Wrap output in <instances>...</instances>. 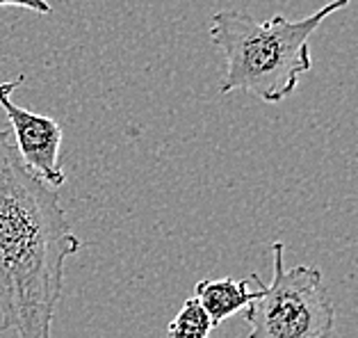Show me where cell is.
Instances as JSON below:
<instances>
[{
	"label": "cell",
	"instance_id": "5b68a950",
	"mask_svg": "<svg viewBox=\"0 0 358 338\" xmlns=\"http://www.w3.org/2000/svg\"><path fill=\"white\" fill-rule=\"evenodd\" d=\"M265 290V283H260L256 290H251V276L249 279H203L194 286V300L210 318V323L217 327L224 320H229L233 314L247 309L251 302H256Z\"/></svg>",
	"mask_w": 358,
	"mask_h": 338
},
{
	"label": "cell",
	"instance_id": "277c9868",
	"mask_svg": "<svg viewBox=\"0 0 358 338\" xmlns=\"http://www.w3.org/2000/svg\"><path fill=\"white\" fill-rule=\"evenodd\" d=\"M25 76H16L14 80L0 83V108L5 110L12 124V142L19 151L23 164L34 171L48 188H62L66 174L59 162V146H62V128L48 115L25 110L12 101L14 92L21 87Z\"/></svg>",
	"mask_w": 358,
	"mask_h": 338
},
{
	"label": "cell",
	"instance_id": "7a4b0ae2",
	"mask_svg": "<svg viewBox=\"0 0 358 338\" xmlns=\"http://www.w3.org/2000/svg\"><path fill=\"white\" fill-rule=\"evenodd\" d=\"M352 0H331L322 10L290 21L283 14L256 21L249 12L220 10L210 19V39L226 57L220 94L247 92L265 103H283L313 69L310 37L331 14Z\"/></svg>",
	"mask_w": 358,
	"mask_h": 338
},
{
	"label": "cell",
	"instance_id": "52a82bcc",
	"mask_svg": "<svg viewBox=\"0 0 358 338\" xmlns=\"http://www.w3.org/2000/svg\"><path fill=\"white\" fill-rule=\"evenodd\" d=\"M0 7H21V10H30L37 14L53 12V7H50L48 0H0Z\"/></svg>",
	"mask_w": 358,
	"mask_h": 338
},
{
	"label": "cell",
	"instance_id": "8992f818",
	"mask_svg": "<svg viewBox=\"0 0 358 338\" xmlns=\"http://www.w3.org/2000/svg\"><path fill=\"white\" fill-rule=\"evenodd\" d=\"M215 325L210 323V318L206 316V311L201 309V304L189 297L185 300V304L176 314V318L171 320L167 327L169 338H210Z\"/></svg>",
	"mask_w": 358,
	"mask_h": 338
},
{
	"label": "cell",
	"instance_id": "3957f363",
	"mask_svg": "<svg viewBox=\"0 0 358 338\" xmlns=\"http://www.w3.org/2000/svg\"><path fill=\"white\" fill-rule=\"evenodd\" d=\"M272 281L244 309L249 338H331L336 307L315 265L285 267V245L272 242Z\"/></svg>",
	"mask_w": 358,
	"mask_h": 338
},
{
	"label": "cell",
	"instance_id": "6da1fadb",
	"mask_svg": "<svg viewBox=\"0 0 358 338\" xmlns=\"http://www.w3.org/2000/svg\"><path fill=\"white\" fill-rule=\"evenodd\" d=\"M80 249L57 190L25 167L0 128V332L50 338L66 258Z\"/></svg>",
	"mask_w": 358,
	"mask_h": 338
}]
</instances>
